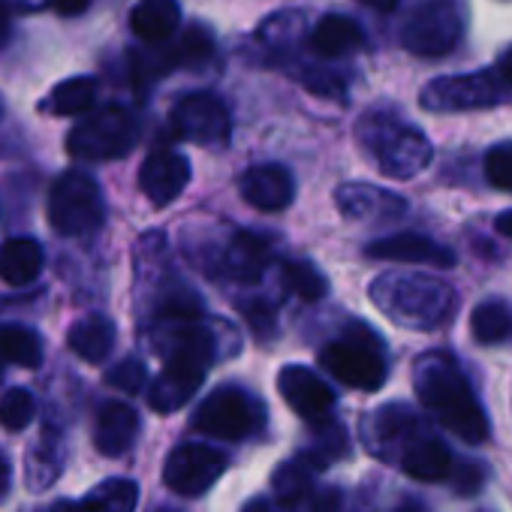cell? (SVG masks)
<instances>
[{"label":"cell","mask_w":512,"mask_h":512,"mask_svg":"<svg viewBox=\"0 0 512 512\" xmlns=\"http://www.w3.org/2000/svg\"><path fill=\"white\" fill-rule=\"evenodd\" d=\"M419 401L464 443L476 446L488 437V419L458 365L443 353H428L413 368Z\"/></svg>","instance_id":"6da1fadb"},{"label":"cell","mask_w":512,"mask_h":512,"mask_svg":"<svg viewBox=\"0 0 512 512\" xmlns=\"http://www.w3.org/2000/svg\"><path fill=\"white\" fill-rule=\"evenodd\" d=\"M211 359H214L211 332H205L193 323H184V329H178L172 335L166 368L160 371V377L151 386V395H148L151 410H157V413L181 410L202 386L205 368Z\"/></svg>","instance_id":"7a4b0ae2"},{"label":"cell","mask_w":512,"mask_h":512,"mask_svg":"<svg viewBox=\"0 0 512 512\" xmlns=\"http://www.w3.org/2000/svg\"><path fill=\"white\" fill-rule=\"evenodd\" d=\"M371 299L407 329H434L452 311V290L425 275H386L374 281Z\"/></svg>","instance_id":"3957f363"},{"label":"cell","mask_w":512,"mask_h":512,"mask_svg":"<svg viewBox=\"0 0 512 512\" xmlns=\"http://www.w3.org/2000/svg\"><path fill=\"white\" fill-rule=\"evenodd\" d=\"M359 139L374 163L392 178H413L431 163L428 139L392 112H374L362 118Z\"/></svg>","instance_id":"277c9868"},{"label":"cell","mask_w":512,"mask_h":512,"mask_svg":"<svg viewBox=\"0 0 512 512\" xmlns=\"http://www.w3.org/2000/svg\"><path fill=\"white\" fill-rule=\"evenodd\" d=\"M320 365L350 389L377 392L386 383V359L374 332L356 326L347 338L332 341L320 353Z\"/></svg>","instance_id":"5b68a950"},{"label":"cell","mask_w":512,"mask_h":512,"mask_svg":"<svg viewBox=\"0 0 512 512\" xmlns=\"http://www.w3.org/2000/svg\"><path fill=\"white\" fill-rule=\"evenodd\" d=\"M512 97V85L497 76V70H482L470 76H440L422 88V109L428 112H473L491 109Z\"/></svg>","instance_id":"8992f818"},{"label":"cell","mask_w":512,"mask_h":512,"mask_svg":"<svg viewBox=\"0 0 512 512\" xmlns=\"http://www.w3.org/2000/svg\"><path fill=\"white\" fill-rule=\"evenodd\" d=\"M464 34V10L458 0H422L407 19L401 43L419 58L449 55Z\"/></svg>","instance_id":"52a82bcc"},{"label":"cell","mask_w":512,"mask_h":512,"mask_svg":"<svg viewBox=\"0 0 512 512\" xmlns=\"http://www.w3.org/2000/svg\"><path fill=\"white\" fill-rule=\"evenodd\" d=\"M263 422H266L263 404L235 386L208 395L193 416V428L217 440H244L260 431Z\"/></svg>","instance_id":"ba28073f"},{"label":"cell","mask_w":512,"mask_h":512,"mask_svg":"<svg viewBox=\"0 0 512 512\" xmlns=\"http://www.w3.org/2000/svg\"><path fill=\"white\" fill-rule=\"evenodd\" d=\"M139 139L133 115L121 106H106L94 112L85 124L73 127L67 148L76 160H115L124 157Z\"/></svg>","instance_id":"9c48e42d"},{"label":"cell","mask_w":512,"mask_h":512,"mask_svg":"<svg viewBox=\"0 0 512 512\" xmlns=\"http://www.w3.org/2000/svg\"><path fill=\"white\" fill-rule=\"evenodd\" d=\"M49 220L61 235H85L103 220V196L91 175L64 172L49 196Z\"/></svg>","instance_id":"30bf717a"},{"label":"cell","mask_w":512,"mask_h":512,"mask_svg":"<svg viewBox=\"0 0 512 512\" xmlns=\"http://www.w3.org/2000/svg\"><path fill=\"white\" fill-rule=\"evenodd\" d=\"M226 455L220 449L202 446V443H184L178 446L163 467L166 485L181 497H199L205 494L226 470Z\"/></svg>","instance_id":"8fae6325"},{"label":"cell","mask_w":512,"mask_h":512,"mask_svg":"<svg viewBox=\"0 0 512 512\" xmlns=\"http://www.w3.org/2000/svg\"><path fill=\"white\" fill-rule=\"evenodd\" d=\"M172 130L187 139V142H196V145H226L229 142V112L223 106L220 97L214 94H190L184 100L175 103L172 115Z\"/></svg>","instance_id":"7c38bea8"},{"label":"cell","mask_w":512,"mask_h":512,"mask_svg":"<svg viewBox=\"0 0 512 512\" xmlns=\"http://www.w3.org/2000/svg\"><path fill=\"white\" fill-rule=\"evenodd\" d=\"M278 392L290 404V410L308 422L326 419L335 407V392L329 389V383L305 365H287L278 374Z\"/></svg>","instance_id":"4fadbf2b"},{"label":"cell","mask_w":512,"mask_h":512,"mask_svg":"<svg viewBox=\"0 0 512 512\" xmlns=\"http://www.w3.org/2000/svg\"><path fill=\"white\" fill-rule=\"evenodd\" d=\"M371 260L383 263H404V266H434V269H452L455 266V253L425 235L416 232H398L389 238H380L368 244L365 250Z\"/></svg>","instance_id":"5bb4252c"},{"label":"cell","mask_w":512,"mask_h":512,"mask_svg":"<svg viewBox=\"0 0 512 512\" xmlns=\"http://www.w3.org/2000/svg\"><path fill=\"white\" fill-rule=\"evenodd\" d=\"M190 184V163L175 151H154L139 172V187L154 205H169Z\"/></svg>","instance_id":"9a60e30c"},{"label":"cell","mask_w":512,"mask_h":512,"mask_svg":"<svg viewBox=\"0 0 512 512\" xmlns=\"http://www.w3.org/2000/svg\"><path fill=\"white\" fill-rule=\"evenodd\" d=\"M296 181L281 163L253 166L241 178V196L260 211H284L293 202Z\"/></svg>","instance_id":"2e32d148"},{"label":"cell","mask_w":512,"mask_h":512,"mask_svg":"<svg viewBox=\"0 0 512 512\" xmlns=\"http://www.w3.org/2000/svg\"><path fill=\"white\" fill-rule=\"evenodd\" d=\"M139 434V416L130 404L124 401H112L100 410V419H97V434H94V443L103 455L115 458V455H124L133 440Z\"/></svg>","instance_id":"e0dca14e"},{"label":"cell","mask_w":512,"mask_h":512,"mask_svg":"<svg viewBox=\"0 0 512 512\" xmlns=\"http://www.w3.org/2000/svg\"><path fill=\"white\" fill-rule=\"evenodd\" d=\"M401 467L410 479L419 482H440L452 470V455L437 437H416L407 440L401 449Z\"/></svg>","instance_id":"ac0fdd59"},{"label":"cell","mask_w":512,"mask_h":512,"mask_svg":"<svg viewBox=\"0 0 512 512\" xmlns=\"http://www.w3.org/2000/svg\"><path fill=\"white\" fill-rule=\"evenodd\" d=\"M181 25V10L175 0H142L130 16V28L142 43H166Z\"/></svg>","instance_id":"d6986e66"},{"label":"cell","mask_w":512,"mask_h":512,"mask_svg":"<svg viewBox=\"0 0 512 512\" xmlns=\"http://www.w3.org/2000/svg\"><path fill=\"white\" fill-rule=\"evenodd\" d=\"M269 263H272V247L263 235L238 232L232 238L229 253H226V266L238 281H244V284L260 281L263 272L269 269Z\"/></svg>","instance_id":"ffe728a7"},{"label":"cell","mask_w":512,"mask_h":512,"mask_svg":"<svg viewBox=\"0 0 512 512\" xmlns=\"http://www.w3.org/2000/svg\"><path fill=\"white\" fill-rule=\"evenodd\" d=\"M43 269V247L34 238H13L0 247V278L10 287H25L37 281Z\"/></svg>","instance_id":"44dd1931"},{"label":"cell","mask_w":512,"mask_h":512,"mask_svg":"<svg viewBox=\"0 0 512 512\" xmlns=\"http://www.w3.org/2000/svg\"><path fill=\"white\" fill-rule=\"evenodd\" d=\"M359 46H362L359 25L347 16H338V13L323 16L311 34V49L323 58H338V55H347Z\"/></svg>","instance_id":"7402d4cb"},{"label":"cell","mask_w":512,"mask_h":512,"mask_svg":"<svg viewBox=\"0 0 512 512\" xmlns=\"http://www.w3.org/2000/svg\"><path fill=\"white\" fill-rule=\"evenodd\" d=\"M338 205L350 217H386L404 211V202L395 193H386L371 184H347L338 190Z\"/></svg>","instance_id":"603a6c76"},{"label":"cell","mask_w":512,"mask_h":512,"mask_svg":"<svg viewBox=\"0 0 512 512\" xmlns=\"http://www.w3.org/2000/svg\"><path fill=\"white\" fill-rule=\"evenodd\" d=\"M112 347H115V326L106 317H88L70 329V350L91 365L103 362L112 353Z\"/></svg>","instance_id":"cb8c5ba5"},{"label":"cell","mask_w":512,"mask_h":512,"mask_svg":"<svg viewBox=\"0 0 512 512\" xmlns=\"http://www.w3.org/2000/svg\"><path fill=\"white\" fill-rule=\"evenodd\" d=\"M97 100V82L88 79V76H76V79H67L61 82L52 97H49V112L52 115H61V118H70V115H82L94 106Z\"/></svg>","instance_id":"d4e9b609"},{"label":"cell","mask_w":512,"mask_h":512,"mask_svg":"<svg viewBox=\"0 0 512 512\" xmlns=\"http://www.w3.org/2000/svg\"><path fill=\"white\" fill-rule=\"evenodd\" d=\"M470 332L476 344H500L512 335V314L503 302H482L470 317Z\"/></svg>","instance_id":"484cf974"},{"label":"cell","mask_w":512,"mask_h":512,"mask_svg":"<svg viewBox=\"0 0 512 512\" xmlns=\"http://www.w3.org/2000/svg\"><path fill=\"white\" fill-rule=\"evenodd\" d=\"M0 359L22 365V368H37L43 359L40 338L25 329V326H7L0 329Z\"/></svg>","instance_id":"4316f807"},{"label":"cell","mask_w":512,"mask_h":512,"mask_svg":"<svg viewBox=\"0 0 512 512\" xmlns=\"http://www.w3.org/2000/svg\"><path fill=\"white\" fill-rule=\"evenodd\" d=\"M136 497H139V488L133 482L112 479V482H103L100 488H94L88 494V500H82V509L85 512H133Z\"/></svg>","instance_id":"83f0119b"},{"label":"cell","mask_w":512,"mask_h":512,"mask_svg":"<svg viewBox=\"0 0 512 512\" xmlns=\"http://www.w3.org/2000/svg\"><path fill=\"white\" fill-rule=\"evenodd\" d=\"M311 479H314V464H308L305 458L287 461V464L278 467V473H275V479H272L275 497H278L284 506H293V503H299V500L311 491Z\"/></svg>","instance_id":"f1b7e54d"},{"label":"cell","mask_w":512,"mask_h":512,"mask_svg":"<svg viewBox=\"0 0 512 512\" xmlns=\"http://www.w3.org/2000/svg\"><path fill=\"white\" fill-rule=\"evenodd\" d=\"M281 281L290 293H296L305 302H317L329 293V281L305 260H290L281 269Z\"/></svg>","instance_id":"f546056e"},{"label":"cell","mask_w":512,"mask_h":512,"mask_svg":"<svg viewBox=\"0 0 512 512\" xmlns=\"http://www.w3.org/2000/svg\"><path fill=\"white\" fill-rule=\"evenodd\" d=\"M214 55V37L205 28H190L172 49L175 67H202Z\"/></svg>","instance_id":"4dcf8cb0"},{"label":"cell","mask_w":512,"mask_h":512,"mask_svg":"<svg viewBox=\"0 0 512 512\" xmlns=\"http://www.w3.org/2000/svg\"><path fill=\"white\" fill-rule=\"evenodd\" d=\"M37 416V404L34 395L28 389H10L0 401V425L7 431H22L31 425V419Z\"/></svg>","instance_id":"1f68e13d"},{"label":"cell","mask_w":512,"mask_h":512,"mask_svg":"<svg viewBox=\"0 0 512 512\" xmlns=\"http://www.w3.org/2000/svg\"><path fill=\"white\" fill-rule=\"evenodd\" d=\"M485 175L497 190H512V145H497L488 151Z\"/></svg>","instance_id":"d6a6232c"},{"label":"cell","mask_w":512,"mask_h":512,"mask_svg":"<svg viewBox=\"0 0 512 512\" xmlns=\"http://www.w3.org/2000/svg\"><path fill=\"white\" fill-rule=\"evenodd\" d=\"M199 314H202V305H199V299H196L190 290L172 293V296L163 302V308H160V317H163V320H178V323H193Z\"/></svg>","instance_id":"836d02e7"},{"label":"cell","mask_w":512,"mask_h":512,"mask_svg":"<svg viewBox=\"0 0 512 512\" xmlns=\"http://www.w3.org/2000/svg\"><path fill=\"white\" fill-rule=\"evenodd\" d=\"M145 365L139 362V359H124L121 365H115L112 371H109V386H115V389H121V392H127V395H136L142 386H145Z\"/></svg>","instance_id":"e575fe53"},{"label":"cell","mask_w":512,"mask_h":512,"mask_svg":"<svg viewBox=\"0 0 512 512\" xmlns=\"http://www.w3.org/2000/svg\"><path fill=\"white\" fill-rule=\"evenodd\" d=\"M482 467L479 464H464L461 470H458V476H455V491H461V494H476L479 488H482Z\"/></svg>","instance_id":"d590c367"},{"label":"cell","mask_w":512,"mask_h":512,"mask_svg":"<svg viewBox=\"0 0 512 512\" xmlns=\"http://www.w3.org/2000/svg\"><path fill=\"white\" fill-rule=\"evenodd\" d=\"M244 314H247V320H250V326H253L256 332H266V326H272V320H275V311H272L269 305H263V302L247 305Z\"/></svg>","instance_id":"8d00e7d4"},{"label":"cell","mask_w":512,"mask_h":512,"mask_svg":"<svg viewBox=\"0 0 512 512\" xmlns=\"http://www.w3.org/2000/svg\"><path fill=\"white\" fill-rule=\"evenodd\" d=\"M88 4H91V0H55V10L61 16H79V13L88 10Z\"/></svg>","instance_id":"74e56055"},{"label":"cell","mask_w":512,"mask_h":512,"mask_svg":"<svg viewBox=\"0 0 512 512\" xmlns=\"http://www.w3.org/2000/svg\"><path fill=\"white\" fill-rule=\"evenodd\" d=\"M494 70H497V76L503 79V82H509L512 85V46L494 61Z\"/></svg>","instance_id":"f35d334b"},{"label":"cell","mask_w":512,"mask_h":512,"mask_svg":"<svg viewBox=\"0 0 512 512\" xmlns=\"http://www.w3.org/2000/svg\"><path fill=\"white\" fill-rule=\"evenodd\" d=\"M10 479H13V470H10V461H7V455L0 452V500L7 497V491H10Z\"/></svg>","instance_id":"ab89813d"},{"label":"cell","mask_w":512,"mask_h":512,"mask_svg":"<svg viewBox=\"0 0 512 512\" xmlns=\"http://www.w3.org/2000/svg\"><path fill=\"white\" fill-rule=\"evenodd\" d=\"M10 40V7H7V0H0V49L7 46Z\"/></svg>","instance_id":"60d3db41"},{"label":"cell","mask_w":512,"mask_h":512,"mask_svg":"<svg viewBox=\"0 0 512 512\" xmlns=\"http://www.w3.org/2000/svg\"><path fill=\"white\" fill-rule=\"evenodd\" d=\"M359 4H365L371 10H380V13H389V10L398 7V0H359Z\"/></svg>","instance_id":"b9f144b4"},{"label":"cell","mask_w":512,"mask_h":512,"mask_svg":"<svg viewBox=\"0 0 512 512\" xmlns=\"http://www.w3.org/2000/svg\"><path fill=\"white\" fill-rule=\"evenodd\" d=\"M497 232L506 235V238H512V211H503V214L497 217Z\"/></svg>","instance_id":"7bdbcfd3"},{"label":"cell","mask_w":512,"mask_h":512,"mask_svg":"<svg viewBox=\"0 0 512 512\" xmlns=\"http://www.w3.org/2000/svg\"><path fill=\"white\" fill-rule=\"evenodd\" d=\"M244 512H275V509H272V503H269L266 497H256V500H250V503L244 506Z\"/></svg>","instance_id":"ee69618b"},{"label":"cell","mask_w":512,"mask_h":512,"mask_svg":"<svg viewBox=\"0 0 512 512\" xmlns=\"http://www.w3.org/2000/svg\"><path fill=\"white\" fill-rule=\"evenodd\" d=\"M52 512H85V509H82V503H55Z\"/></svg>","instance_id":"f6af8a7d"}]
</instances>
